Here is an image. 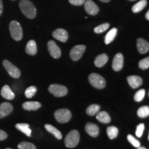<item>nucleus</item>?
Returning <instances> with one entry per match:
<instances>
[{
	"label": "nucleus",
	"mask_w": 149,
	"mask_h": 149,
	"mask_svg": "<svg viewBox=\"0 0 149 149\" xmlns=\"http://www.w3.org/2000/svg\"><path fill=\"white\" fill-rule=\"evenodd\" d=\"M19 8L22 13L29 19H34L36 17L37 10L33 3L29 0H21L19 1Z\"/></svg>",
	"instance_id": "obj_1"
},
{
	"label": "nucleus",
	"mask_w": 149,
	"mask_h": 149,
	"mask_svg": "<svg viewBox=\"0 0 149 149\" xmlns=\"http://www.w3.org/2000/svg\"><path fill=\"white\" fill-rule=\"evenodd\" d=\"M9 29L11 37L15 41H20L23 37V30L17 21L13 20L10 23Z\"/></svg>",
	"instance_id": "obj_2"
},
{
	"label": "nucleus",
	"mask_w": 149,
	"mask_h": 149,
	"mask_svg": "<svg viewBox=\"0 0 149 149\" xmlns=\"http://www.w3.org/2000/svg\"><path fill=\"white\" fill-rule=\"evenodd\" d=\"M79 141V133L77 130H71L65 138V145L68 148H74Z\"/></svg>",
	"instance_id": "obj_3"
},
{
	"label": "nucleus",
	"mask_w": 149,
	"mask_h": 149,
	"mask_svg": "<svg viewBox=\"0 0 149 149\" xmlns=\"http://www.w3.org/2000/svg\"><path fill=\"white\" fill-rule=\"evenodd\" d=\"M89 82L93 87L97 89L105 88L106 81L103 77L97 73H91L88 77Z\"/></svg>",
	"instance_id": "obj_4"
},
{
	"label": "nucleus",
	"mask_w": 149,
	"mask_h": 149,
	"mask_svg": "<svg viewBox=\"0 0 149 149\" xmlns=\"http://www.w3.org/2000/svg\"><path fill=\"white\" fill-rule=\"evenodd\" d=\"M72 114L69 110L66 109H59L55 112V117L56 120L59 123L64 124L69 122L71 119Z\"/></svg>",
	"instance_id": "obj_5"
},
{
	"label": "nucleus",
	"mask_w": 149,
	"mask_h": 149,
	"mask_svg": "<svg viewBox=\"0 0 149 149\" xmlns=\"http://www.w3.org/2000/svg\"><path fill=\"white\" fill-rule=\"evenodd\" d=\"M3 66H4L5 69L12 77L17 79L21 76V72L19 69L8 60H3Z\"/></svg>",
	"instance_id": "obj_6"
},
{
	"label": "nucleus",
	"mask_w": 149,
	"mask_h": 149,
	"mask_svg": "<svg viewBox=\"0 0 149 149\" xmlns=\"http://www.w3.org/2000/svg\"><path fill=\"white\" fill-rule=\"evenodd\" d=\"M49 92L55 97H64L68 93V89L66 86L60 84H51L48 88Z\"/></svg>",
	"instance_id": "obj_7"
},
{
	"label": "nucleus",
	"mask_w": 149,
	"mask_h": 149,
	"mask_svg": "<svg viewBox=\"0 0 149 149\" xmlns=\"http://www.w3.org/2000/svg\"><path fill=\"white\" fill-rule=\"evenodd\" d=\"M86 51V46L77 45L74 46L70 52V57L73 61H78L82 57Z\"/></svg>",
	"instance_id": "obj_8"
},
{
	"label": "nucleus",
	"mask_w": 149,
	"mask_h": 149,
	"mask_svg": "<svg viewBox=\"0 0 149 149\" xmlns=\"http://www.w3.org/2000/svg\"><path fill=\"white\" fill-rule=\"evenodd\" d=\"M84 9L87 13L91 15H96L98 13L100 9L99 7L95 2H93L92 0H85Z\"/></svg>",
	"instance_id": "obj_9"
},
{
	"label": "nucleus",
	"mask_w": 149,
	"mask_h": 149,
	"mask_svg": "<svg viewBox=\"0 0 149 149\" xmlns=\"http://www.w3.org/2000/svg\"><path fill=\"white\" fill-rule=\"evenodd\" d=\"M48 48L50 54L53 58L58 59L61 57V52L60 48L54 41L51 40L48 42Z\"/></svg>",
	"instance_id": "obj_10"
},
{
	"label": "nucleus",
	"mask_w": 149,
	"mask_h": 149,
	"mask_svg": "<svg viewBox=\"0 0 149 149\" xmlns=\"http://www.w3.org/2000/svg\"><path fill=\"white\" fill-rule=\"evenodd\" d=\"M124 66V57L122 53H117L113 58L112 67L115 71H120Z\"/></svg>",
	"instance_id": "obj_11"
},
{
	"label": "nucleus",
	"mask_w": 149,
	"mask_h": 149,
	"mask_svg": "<svg viewBox=\"0 0 149 149\" xmlns=\"http://www.w3.org/2000/svg\"><path fill=\"white\" fill-rule=\"evenodd\" d=\"M13 107L8 102H3L0 104V119L4 118L12 113Z\"/></svg>",
	"instance_id": "obj_12"
},
{
	"label": "nucleus",
	"mask_w": 149,
	"mask_h": 149,
	"mask_svg": "<svg viewBox=\"0 0 149 149\" xmlns=\"http://www.w3.org/2000/svg\"><path fill=\"white\" fill-rule=\"evenodd\" d=\"M53 37L56 40L61 42H66L68 40V34L66 30L63 29H57L53 33Z\"/></svg>",
	"instance_id": "obj_13"
},
{
	"label": "nucleus",
	"mask_w": 149,
	"mask_h": 149,
	"mask_svg": "<svg viewBox=\"0 0 149 149\" xmlns=\"http://www.w3.org/2000/svg\"><path fill=\"white\" fill-rule=\"evenodd\" d=\"M85 130L89 135L93 137H97L100 133V128L96 124L88 123L85 126Z\"/></svg>",
	"instance_id": "obj_14"
},
{
	"label": "nucleus",
	"mask_w": 149,
	"mask_h": 149,
	"mask_svg": "<svg viewBox=\"0 0 149 149\" xmlns=\"http://www.w3.org/2000/svg\"><path fill=\"white\" fill-rule=\"evenodd\" d=\"M127 81L130 86L133 88H137L142 84V79L137 75H131L127 77Z\"/></svg>",
	"instance_id": "obj_15"
},
{
	"label": "nucleus",
	"mask_w": 149,
	"mask_h": 149,
	"mask_svg": "<svg viewBox=\"0 0 149 149\" xmlns=\"http://www.w3.org/2000/svg\"><path fill=\"white\" fill-rule=\"evenodd\" d=\"M137 47L139 53L141 54H145L148 53L149 50V44L147 41L142 38L137 39Z\"/></svg>",
	"instance_id": "obj_16"
},
{
	"label": "nucleus",
	"mask_w": 149,
	"mask_h": 149,
	"mask_svg": "<svg viewBox=\"0 0 149 149\" xmlns=\"http://www.w3.org/2000/svg\"><path fill=\"white\" fill-rule=\"evenodd\" d=\"M1 95L3 98L8 100H13L15 97L14 93L13 92L10 86L8 85L3 86V88L1 90Z\"/></svg>",
	"instance_id": "obj_17"
},
{
	"label": "nucleus",
	"mask_w": 149,
	"mask_h": 149,
	"mask_svg": "<svg viewBox=\"0 0 149 149\" xmlns=\"http://www.w3.org/2000/svg\"><path fill=\"white\" fill-rule=\"evenodd\" d=\"M42 107V104L38 102H26L23 104L22 107L26 111H37Z\"/></svg>",
	"instance_id": "obj_18"
},
{
	"label": "nucleus",
	"mask_w": 149,
	"mask_h": 149,
	"mask_svg": "<svg viewBox=\"0 0 149 149\" xmlns=\"http://www.w3.org/2000/svg\"><path fill=\"white\" fill-rule=\"evenodd\" d=\"M108 60H109V57L107 54H101V55L96 57L95 59V65L98 68H101L107 64Z\"/></svg>",
	"instance_id": "obj_19"
},
{
	"label": "nucleus",
	"mask_w": 149,
	"mask_h": 149,
	"mask_svg": "<svg viewBox=\"0 0 149 149\" xmlns=\"http://www.w3.org/2000/svg\"><path fill=\"white\" fill-rule=\"evenodd\" d=\"M26 52L31 55H35L37 52V44L34 40H30L26 46Z\"/></svg>",
	"instance_id": "obj_20"
},
{
	"label": "nucleus",
	"mask_w": 149,
	"mask_h": 149,
	"mask_svg": "<svg viewBox=\"0 0 149 149\" xmlns=\"http://www.w3.org/2000/svg\"><path fill=\"white\" fill-rule=\"evenodd\" d=\"M96 118L99 122L104 123V124H108V123L111 122V118L109 114L106 111L99 112L97 114Z\"/></svg>",
	"instance_id": "obj_21"
},
{
	"label": "nucleus",
	"mask_w": 149,
	"mask_h": 149,
	"mask_svg": "<svg viewBox=\"0 0 149 149\" xmlns=\"http://www.w3.org/2000/svg\"><path fill=\"white\" fill-rule=\"evenodd\" d=\"M17 129L22 132L28 137H31V129L30 128L29 124H26V123H19V124H17L15 125Z\"/></svg>",
	"instance_id": "obj_22"
},
{
	"label": "nucleus",
	"mask_w": 149,
	"mask_h": 149,
	"mask_svg": "<svg viewBox=\"0 0 149 149\" xmlns=\"http://www.w3.org/2000/svg\"><path fill=\"white\" fill-rule=\"evenodd\" d=\"M45 128L48 132H49L50 133L53 134V135L55 136L57 139H61L62 138V134H61V132L59 131L57 128L54 127V126L51 125V124H46Z\"/></svg>",
	"instance_id": "obj_23"
},
{
	"label": "nucleus",
	"mask_w": 149,
	"mask_h": 149,
	"mask_svg": "<svg viewBox=\"0 0 149 149\" xmlns=\"http://www.w3.org/2000/svg\"><path fill=\"white\" fill-rule=\"evenodd\" d=\"M147 5L146 0H140L137 3H136L135 5L132 7V11L134 13H137L141 12Z\"/></svg>",
	"instance_id": "obj_24"
},
{
	"label": "nucleus",
	"mask_w": 149,
	"mask_h": 149,
	"mask_svg": "<svg viewBox=\"0 0 149 149\" xmlns=\"http://www.w3.org/2000/svg\"><path fill=\"white\" fill-rule=\"evenodd\" d=\"M117 29L116 28H113V29H112L111 31L107 33V35H106L105 40H104L105 44H109L110 43L113 42V41L115 40V37L117 36Z\"/></svg>",
	"instance_id": "obj_25"
},
{
	"label": "nucleus",
	"mask_w": 149,
	"mask_h": 149,
	"mask_svg": "<svg viewBox=\"0 0 149 149\" xmlns=\"http://www.w3.org/2000/svg\"><path fill=\"white\" fill-rule=\"evenodd\" d=\"M100 109H101V107L97 104H92L87 108L86 113L90 116H94L100 112Z\"/></svg>",
	"instance_id": "obj_26"
},
{
	"label": "nucleus",
	"mask_w": 149,
	"mask_h": 149,
	"mask_svg": "<svg viewBox=\"0 0 149 149\" xmlns=\"http://www.w3.org/2000/svg\"><path fill=\"white\" fill-rule=\"evenodd\" d=\"M107 133L108 137H109L111 139H113L116 138L117 137L119 130H118V128L115 127V126H109V127L107 128Z\"/></svg>",
	"instance_id": "obj_27"
},
{
	"label": "nucleus",
	"mask_w": 149,
	"mask_h": 149,
	"mask_svg": "<svg viewBox=\"0 0 149 149\" xmlns=\"http://www.w3.org/2000/svg\"><path fill=\"white\" fill-rule=\"evenodd\" d=\"M149 115V107L148 106H144L139 108L137 111V116L141 118L148 117Z\"/></svg>",
	"instance_id": "obj_28"
},
{
	"label": "nucleus",
	"mask_w": 149,
	"mask_h": 149,
	"mask_svg": "<svg viewBox=\"0 0 149 149\" xmlns=\"http://www.w3.org/2000/svg\"><path fill=\"white\" fill-rule=\"evenodd\" d=\"M37 93V88L34 86H31L29 87L25 91V95L27 98H32L33 96L36 94Z\"/></svg>",
	"instance_id": "obj_29"
},
{
	"label": "nucleus",
	"mask_w": 149,
	"mask_h": 149,
	"mask_svg": "<svg viewBox=\"0 0 149 149\" xmlns=\"http://www.w3.org/2000/svg\"><path fill=\"white\" fill-rule=\"evenodd\" d=\"M145 94H146V91H145L144 89L139 90L135 93V95H134V100H135V101L137 102L142 101L143 99H144L145 97Z\"/></svg>",
	"instance_id": "obj_30"
},
{
	"label": "nucleus",
	"mask_w": 149,
	"mask_h": 149,
	"mask_svg": "<svg viewBox=\"0 0 149 149\" xmlns=\"http://www.w3.org/2000/svg\"><path fill=\"white\" fill-rule=\"evenodd\" d=\"M19 149H37L36 146L32 143L27 142V141H23L18 145Z\"/></svg>",
	"instance_id": "obj_31"
},
{
	"label": "nucleus",
	"mask_w": 149,
	"mask_h": 149,
	"mask_svg": "<svg viewBox=\"0 0 149 149\" xmlns=\"http://www.w3.org/2000/svg\"><path fill=\"white\" fill-rule=\"evenodd\" d=\"M109 23H104V24H102L101 25L98 26H97L94 29V31L95 33H102L104 32V31H106L107 30L109 29Z\"/></svg>",
	"instance_id": "obj_32"
},
{
	"label": "nucleus",
	"mask_w": 149,
	"mask_h": 149,
	"mask_svg": "<svg viewBox=\"0 0 149 149\" xmlns=\"http://www.w3.org/2000/svg\"><path fill=\"white\" fill-rule=\"evenodd\" d=\"M149 67V57H147L146 58L141 59L139 62V68L141 70L148 69Z\"/></svg>",
	"instance_id": "obj_33"
},
{
	"label": "nucleus",
	"mask_w": 149,
	"mask_h": 149,
	"mask_svg": "<svg viewBox=\"0 0 149 149\" xmlns=\"http://www.w3.org/2000/svg\"><path fill=\"white\" fill-rule=\"evenodd\" d=\"M127 139H128V141H129L130 144L133 145L134 147H135V148H138L139 146H141L140 142H139L137 139H135L133 135H128L127 136Z\"/></svg>",
	"instance_id": "obj_34"
},
{
	"label": "nucleus",
	"mask_w": 149,
	"mask_h": 149,
	"mask_svg": "<svg viewBox=\"0 0 149 149\" xmlns=\"http://www.w3.org/2000/svg\"><path fill=\"white\" fill-rule=\"evenodd\" d=\"M145 126L144 124H139L138 126H137V128H136V131H135V135L137 137H141L143 135V133H144Z\"/></svg>",
	"instance_id": "obj_35"
},
{
	"label": "nucleus",
	"mask_w": 149,
	"mask_h": 149,
	"mask_svg": "<svg viewBox=\"0 0 149 149\" xmlns=\"http://www.w3.org/2000/svg\"><path fill=\"white\" fill-rule=\"evenodd\" d=\"M70 3L74 6H81L85 2V0H68Z\"/></svg>",
	"instance_id": "obj_36"
},
{
	"label": "nucleus",
	"mask_w": 149,
	"mask_h": 149,
	"mask_svg": "<svg viewBox=\"0 0 149 149\" xmlns=\"http://www.w3.org/2000/svg\"><path fill=\"white\" fill-rule=\"evenodd\" d=\"M8 137V135L6 133L5 131H3L2 130H0V141L5 140Z\"/></svg>",
	"instance_id": "obj_37"
},
{
	"label": "nucleus",
	"mask_w": 149,
	"mask_h": 149,
	"mask_svg": "<svg viewBox=\"0 0 149 149\" xmlns=\"http://www.w3.org/2000/svg\"><path fill=\"white\" fill-rule=\"evenodd\" d=\"M3 13V2L2 0H0V17Z\"/></svg>",
	"instance_id": "obj_38"
},
{
	"label": "nucleus",
	"mask_w": 149,
	"mask_h": 149,
	"mask_svg": "<svg viewBox=\"0 0 149 149\" xmlns=\"http://www.w3.org/2000/svg\"><path fill=\"white\" fill-rule=\"evenodd\" d=\"M146 18L147 20H149V11H147V13L146 14Z\"/></svg>",
	"instance_id": "obj_39"
},
{
	"label": "nucleus",
	"mask_w": 149,
	"mask_h": 149,
	"mask_svg": "<svg viewBox=\"0 0 149 149\" xmlns=\"http://www.w3.org/2000/svg\"><path fill=\"white\" fill-rule=\"evenodd\" d=\"M100 1H101L102 2H104V3H107V2H109L111 0H100Z\"/></svg>",
	"instance_id": "obj_40"
},
{
	"label": "nucleus",
	"mask_w": 149,
	"mask_h": 149,
	"mask_svg": "<svg viewBox=\"0 0 149 149\" xmlns=\"http://www.w3.org/2000/svg\"><path fill=\"white\" fill-rule=\"evenodd\" d=\"M137 149H147L146 148H145V147H144V146H139L138 148H137Z\"/></svg>",
	"instance_id": "obj_41"
},
{
	"label": "nucleus",
	"mask_w": 149,
	"mask_h": 149,
	"mask_svg": "<svg viewBox=\"0 0 149 149\" xmlns=\"http://www.w3.org/2000/svg\"><path fill=\"white\" fill-rule=\"evenodd\" d=\"M128 1H135V0H128Z\"/></svg>",
	"instance_id": "obj_42"
},
{
	"label": "nucleus",
	"mask_w": 149,
	"mask_h": 149,
	"mask_svg": "<svg viewBox=\"0 0 149 149\" xmlns=\"http://www.w3.org/2000/svg\"><path fill=\"white\" fill-rule=\"evenodd\" d=\"M6 149H11V148H6Z\"/></svg>",
	"instance_id": "obj_43"
},
{
	"label": "nucleus",
	"mask_w": 149,
	"mask_h": 149,
	"mask_svg": "<svg viewBox=\"0 0 149 149\" xmlns=\"http://www.w3.org/2000/svg\"><path fill=\"white\" fill-rule=\"evenodd\" d=\"M12 1H15V0H12Z\"/></svg>",
	"instance_id": "obj_44"
}]
</instances>
